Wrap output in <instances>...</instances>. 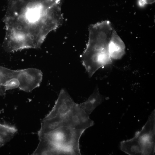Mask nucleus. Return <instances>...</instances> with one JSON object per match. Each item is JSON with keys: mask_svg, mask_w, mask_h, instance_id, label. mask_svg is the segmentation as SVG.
<instances>
[{"mask_svg": "<svg viewBox=\"0 0 155 155\" xmlns=\"http://www.w3.org/2000/svg\"><path fill=\"white\" fill-rule=\"evenodd\" d=\"M61 0H9L4 18V49L38 48L63 22Z\"/></svg>", "mask_w": 155, "mask_h": 155, "instance_id": "obj_1", "label": "nucleus"}, {"mask_svg": "<svg viewBox=\"0 0 155 155\" xmlns=\"http://www.w3.org/2000/svg\"><path fill=\"white\" fill-rule=\"evenodd\" d=\"M113 29L108 20L92 24L89 27L88 41L81 58L90 77L99 68L112 62L108 45Z\"/></svg>", "mask_w": 155, "mask_h": 155, "instance_id": "obj_2", "label": "nucleus"}, {"mask_svg": "<svg viewBox=\"0 0 155 155\" xmlns=\"http://www.w3.org/2000/svg\"><path fill=\"white\" fill-rule=\"evenodd\" d=\"M85 130L69 126H61L38 136L33 155H81L79 141Z\"/></svg>", "mask_w": 155, "mask_h": 155, "instance_id": "obj_3", "label": "nucleus"}, {"mask_svg": "<svg viewBox=\"0 0 155 155\" xmlns=\"http://www.w3.org/2000/svg\"><path fill=\"white\" fill-rule=\"evenodd\" d=\"M89 116L81 107L80 104L75 103L71 110L65 115V118L69 126L85 130L94 124Z\"/></svg>", "mask_w": 155, "mask_h": 155, "instance_id": "obj_4", "label": "nucleus"}, {"mask_svg": "<svg viewBox=\"0 0 155 155\" xmlns=\"http://www.w3.org/2000/svg\"><path fill=\"white\" fill-rule=\"evenodd\" d=\"M75 103L66 90L62 89L54 106L44 118H59L63 117L71 110Z\"/></svg>", "mask_w": 155, "mask_h": 155, "instance_id": "obj_5", "label": "nucleus"}, {"mask_svg": "<svg viewBox=\"0 0 155 155\" xmlns=\"http://www.w3.org/2000/svg\"><path fill=\"white\" fill-rule=\"evenodd\" d=\"M125 44L113 28L108 45V51L111 59H121L125 53Z\"/></svg>", "mask_w": 155, "mask_h": 155, "instance_id": "obj_6", "label": "nucleus"}, {"mask_svg": "<svg viewBox=\"0 0 155 155\" xmlns=\"http://www.w3.org/2000/svg\"><path fill=\"white\" fill-rule=\"evenodd\" d=\"M104 99L97 87L87 100L80 105L81 107L89 115L103 102Z\"/></svg>", "mask_w": 155, "mask_h": 155, "instance_id": "obj_7", "label": "nucleus"}, {"mask_svg": "<svg viewBox=\"0 0 155 155\" xmlns=\"http://www.w3.org/2000/svg\"><path fill=\"white\" fill-rule=\"evenodd\" d=\"M120 148L121 151L129 155H142V147L135 134L132 138L121 142Z\"/></svg>", "mask_w": 155, "mask_h": 155, "instance_id": "obj_8", "label": "nucleus"}, {"mask_svg": "<svg viewBox=\"0 0 155 155\" xmlns=\"http://www.w3.org/2000/svg\"><path fill=\"white\" fill-rule=\"evenodd\" d=\"M17 131L14 126L0 123V148L11 140Z\"/></svg>", "mask_w": 155, "mask_h": 155, "instance_id": "obj_9", "label": "nucleus"}, {"mask_svg": "<svg viewBox=\"0 0 155 155\" xmlns=\"http://www.w3.org/2000/svg\"><path fill=\"white\" fill-rule=\"evenodd\" d=\"M8 79L7 68L0 66V95L3 96L5 94L6 90L4 86Z\"/></svg>", "mask_w": 155, "mask_h": 155, "instance_id": "obj_10", "label": "nucleus"}, {"mask_svg": "<svg viewBox=\"0 0 155 155\" xmlns=\"http://www.w3.org/2000/svg\"><path fill=\"white\" fill-rule=\"evenodd\" d=\"M155 0H138L137 4L138 6L143 7L148 4H150L154 3Z\"/></svg>", "mask_w": 155, "mask_h": 155, "instance_id": "obj_11", "label": "nucleus"}]
</instances>
